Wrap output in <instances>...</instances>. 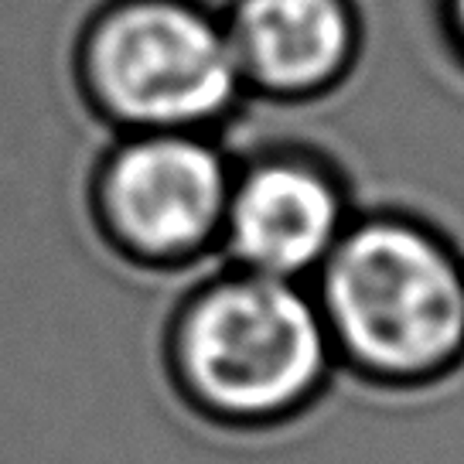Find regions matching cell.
Returning a JSON list of instances; mask_svg holds the SVG:
<instances>
[{
    "mask_svg": "<svg viewBox=\"0 0 464 464\" xmlns=\"http://www.w3.org/2000/svg\"><path fill=\"white\" fill-rule=\"evenodd\" d=\"M434 4V21L440 31V42L458 58L464 69V0H430Z\"/></svg>",
    "mask_w": 464,
    "mask_h": 464,
    "instance_id": "7",
    "label": "cell"
},
{
    "mask_svg": "<svg viewBox=\"0 0 464 464\" xmlns=\"http://www.w3.org/2000/svg\"><path fill=\"white\" fill-rule=\"evenodd\" d=\"M338 369L423 390L464 365V253L434 222L359 212L311 280Z\"/></svg>",
    "mask_w": 464,
    "mask_h": 464,
    "instance_id": "1",
    "label": "cell"
},
{
    "mask_svg": "<svg viewBox=\"0 0 464 464\" xmlns=\"http://www.w3.org/2000/svg\"><path fill=\"white\" fill-rule=\"evenodd\" d=\"M222 17L249 96L321 100L348 82L362 55L355 0H226Z\"/></svg>",
    "mask_w": 464,
    "mask_h": 464,
    "instance_id": "6",
    "label": "cell"
},
{
    "mask_svg": "<svg viewBox=\"0 0 464 464\" xmlns=\"http://www.w3.org/2000/svg\"><path fill=\"white\" fill-rule=\"evenodd\" d=\"M164 365L198 417L274 430L318 403L338 359L311 284L222 266L174 307Z\"/></svg>",
    "mask_w": 464,
    "mask_h": 464,
    "instance_id": "2",
    "label": "cell"
},
{
    "mask_svg": "<svg viewBox=\"0 0 464 464\" xmlns=\"http://www.w3.org/2000/svg\"><path fill=\"white\" fill-rule=\"evenodd\" d=\"M232 158L216 133H116L89 178L102 243L140 270H185L218 253Z\"/></svg>",
    "mask_w": 464,
    "mask_h": 464,
    "instance_id": "4",
    "label": "cell"
},
{
    "mask_svg": "<svg viewBox=\"0 0 464 464\" xmlns=\"http://www.w3.org/2000/svg\"><path fill=\"white\" fill-rule=\"evenodd\" d=\"M355 216L345 174L321 150L260 147L232 168L218 256L222 266L311 284Z\"/></svg>",
    "mask_w": 464,
    "mask_h": 464,
    "instance_id": "5",
    "label": "cell"
},
{
    "mask_svg": "<svg viewBox=\"0 0 464 464\" xmlns=\"http://www.w3.org/2000/svg\"><path fill=\"white\" fill-rule=\"evenodd\" d=\"M75 86L113 133H218L249 100L208 0H102L75 34Z\"/></svg>",
    "mask_w": 464,
    "mask_h": 464,
    "instance_id": "3",
    "label": "cell"
}]
</instances>
